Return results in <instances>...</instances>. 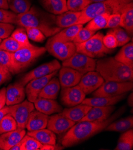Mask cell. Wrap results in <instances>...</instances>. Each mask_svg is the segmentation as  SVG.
Listing matches in <instances>:
<instances>
[{
	"mask_svg": "<svg viewBox=\"0 0 133 150\" xmlns=\"http://www.w3.org/2000/svg\"><path fill=\"white\" fill-rule=\"evenodd\" d=\"M96 33V32L91 31V30L86 28L85 27L82 28L78 33L74 40H73V42L75 44L84 42L88 39H90Z\"/></svg>",
	"mask_w": 133,
	"mask_h": 150,
	"instance_id": "ee69618b",
	"label": "cell"
},
{
	"mask_svg": "<svg viewBox=\"0 0 133 150\" xmlns=\"http://www.w3.org/2000/svg\"><path fill=\"white\" fill-rule=\"evenodd\" d=\"M0 8L8 10L9 8L7 0H0Z\"/></svg>",
	"mask_w": 133,
	"mask_h": 150,
	"instance_id": "f5cc1de1",
	"label": "cell"
},
{
	"mask_svg": "<svg viewBox=\"0 0 133 150\" xmlns=\"http://www.w3.org/2000/svg\"><path fill=\"white\" fill-rule=\"evenodd\" d=\"M96 60L83 53L75 52L69 58L63 61L62 66L75 69L83 75L96 71Z\"/></svg>",
	"mask_w": 133,
	"mask_h": 150,
	"instance_id": "ba28073f",
	"label": "cell"
},
{
	"mask_svg": "<svg viewBox=\"0 0 133 150\" xmlns=\"http://www.w3.org/2000/svg\"><path fill=\"white\" fill-rule=\"evenodd\" d=\"M18 125L15 119L10 114H7L0 121V134L16 130Z\"/></svg>",
	"mask_w": 133,
	"mask_h": 150,
	"instance_id": "e575fe53",
	"label": "cell"
},
{
	"mask_svg": "<svg viewBox=\"0 0 133 150\" xmlns=\"http://www.w3.org/2000/svg\"><path fill=\"white\" fill-rule=\"evenodd\" d=\"M26 134L25 129H17L13 131L0 134V149L10 150V149L20 142Z\"/></svg>",
	"mask_w": 133,
	"mask_h": 150,
	"instance_id": "ac0fdd59",
	"label": "cell"
},
{
	"mask_svg": "<svg viewBox=\"0 0 133 150\" xmlns=\"http://www.w3.org/2000/svg\"><path fill=\"white\" fill-rule=\"evenodd\" d=\"M103 37L104 35L103 33L99 32L84 42L75 44L76 52L83 53L94 59L103 57L110 51L103 44Z\"/></svg>",
	"mask_w": 133,
	"mask_h": 150,
	"instance_id": "8992f818",
	"label": "cell"
},
{
	"mask_svg": "<svg viewBox=\"0 0 133 150\" xmlns=\"http://www.w3.org/2000/svg\"><path fill=\"white\" fill-rule=\"evenodd\" d=\"M110 14L109 13H103L98 15L88 22L85 28L96 32L100 29L106 28L108 18Z\"/></svg>",
	"mask_w": 133,
	"mask_h": 150,
	"instance_id": "1f68e13d",
	"label": "cell"
},
{
	"mask_svg": "<svg viewBox=\"0 0 133 150\" xmlns=\"http://www.w3.org/2000/svg\"><path fill=\"white\" fill-rule=\"evenodd\" d=\"M115 107L113 105L107 107H91L86 115L81 121L103 122L108 119L114 111Z\"/></svg>",
	"mask_w": 133,
	"mask_h": 150,
	"instance_id": "d6986e66",
	"label": "cell"
},
{
	"mask_svg": "<svg viewBox=\"0 0 133 150\" xmlns=\"http://www.w3.org/2000/svg\"><path fill=\"white\" fill-rule=\"evenodd\" d=\"M104 81V79L98 72L93 71L84 74L78 86L85 95H88L96 91Z\"/></svg>",
	"mask_w": 133,
	"mask_h": 150,
	"instance_id": "4fadbf2b",
	"label": "cell"
},
{
	"mask_svg": "<svg viewBox=\"0 0 133 150\" xmlns=\"http://www.w3.org/2000/svg\"><path fill=\"white\" fill-rule=\"evenodd\" d=\"M132 81H106L93 92L94 96L113 97L132 91Z\"/></svg>",
	"mask_w": 133,
	"mask_h": 150,
	"instance_id": "52a82bcc",
	"label": "cell"
},
{
	"mask_svg": "<svg viewBox=\"0 0 133 150\" xmlns=\"http://www.w3.org/2000/svg\"><path fill=\"white\" fill-rule=\"evenodd\" d=\"M90 1L91 2V3H98V2L104 1H106V0H90Z\"/></svg>",
	"mask_w": 133,
	"mask_h": 150,
	"instance_id": "9f6ffc18",
	"label": "cell"
},
{
	"mask_svg": "<svg viewBox=\"0 0 133 150\" xmlns=\"http://www.w3.org/2000/svg\"><path fill=\"white\" fill-rule=\"evenodd\" d=\"M22 47L23 46L11 36L5 38L0 44V50L10 53L15 52Z\"/></svg>",
	"mask_w": 133,
	"mask_h": 150,
	"instance_id": "f35d334b",
	"label": "cell"
},
{
	"mask_svg": "<svg viewBox=\"0 0 133 150\" xmlns=\"http://www.w3.org/2000/svg\"><path fill=\"white\" fill-rule=\"evenodd\" d=\"M86 95L78 86L62 88L61 100L64 105L72 107L82 103Z\"/></svg>",
	"mask_w": 133,
	"mask_h": 150,
	"instance_id": "9a60e30c",
	"label": "cell"
},
{
	"mask_svg": "<svg viewBox=\"0 0 133 150\" xmlns=\"http://www.w3.org/2000/svg\"><path fill=\"white\" fill-rule=\"evenodd\" d=\"M21 146H22V143H21V141H20V142L18 143L15 145H14L13 146H12L10 149V150H21Z\"/></svg>",
	"mask_w": 133,
	"mask_h": 150,
	"instance_id": "db71d44e",
	"label": "cell"
},
{
	"mask_svg": "<svg viewBox=\"0 0 133 150\" xmlns=\"http://www.w3.org/2000/svg\"><path fill=\"white\" fill-rule=\"evenodd\" d=\"M96 71L106 81H132L133 80V69L113 57L97 61Z\"/></svg>",
	"mask_w": 133,
	"mask_h": 150,
	"instance_id": "3957f363",
	"label": "cell"
},
{
	"mask_svg": "<svg viewBox=\"0 0 133 150\" xmlns=\"http://www.w3.org/2000/svg\"><path fill=\"white\" fill-rule=\"evenodd\" d=\"M75 123L61 112L49 117L47 127L55 134H60L68 132Z\"/></svg>",
	"mask_w": 133,
	"mask_h": 150,
	"instance_id": "5bb4252c",
	"label": "cell"
},
{
	"mask_svg": "<svg viewBox=\"0 0 133 150\" xmlns=\"http://www.w3.org/2000/svg\"><path fill=\"white\" fill-rule=\"evenodd\" d=\"M61 68V65L57 60H53L50 62L43 64L29 71L24 75L18 82L23 86H25L26 84L31 80L46 76L47 75L60 69Z\"/></svg>",
	"mask_w": 133,
	"mask_h": 150,
	"instance_id": "8fae6325",
	"label": "cell"
},
{
	"mask_svg": "<svg viewBox=\"0 0 133 150\" xmlns=\"http://www.w3.org/2000/svg\"><path fill=\"white\" fill-rule=\"evenodd\" d=\"M133 148V130H128L121 134L118 140L115 150H131Z\"/></svg>",
	"mask_w": 133,
	"mask_h": 150,
	"instance_id": "836d02e7",
	"label": "cell"
},
{
	"mask_svg": "<svg viewBox=\"0 0 133 150\" xmlns=\"http://www.w3.org/2000/svg\"><path fill=\"white\" fill-rule=\"evenodd\" d=\"M14 30L13 24L0 22V39H5L10 37Z\"/></svg>",
	"mask_w": 133,
	"mask_h": 150,
	"instance_id": "bcb514c9",
	"label": "cell"
},
{
	"mask_svg": "<svg viewBox=\"0 0 133 150\" xmlns=\"http://www.w3.org/2000/svg\"><path fill=\"white\" fill-rule=\"evenodd\" d=\"M103 42L104 46L109 50L114 49L118 47L116 38L110 32H108L106 35L103 37Z\"/></svg>",
	"mask_w": 133,
	"mask_h": 150,
	"instance_id": "f6af8a7d",
	"label": "cell"
},
{
	"mask_svg": "<svg viewBox=\"0 0 133 150\" xmlns=\"http://www.w3.org/2000/svg\"><path fill=\"white\" fill-rule=\"evenodd\" d=\"M39 3L45 11L55 16L68 11L66 0H39Z\"/></svg>",
	"mask_w": 133,
	"mask_h": 150,
	"instance_id": "603a6c76",
	"label": "cell"
},
{
	"mask_svg": "<svg viewBox=\"0 0 133 150\" xmlns=\"http://www.w3.org/2000/svg\"><path fill=\"white\" fill-rule=\"evenodd\" d=\"M6 105L11 106L22 102L26 98L25 86L18 81L6 88Z\"/></svg>",
	"mask_w": 133,
	"mask_h": 150,
	"instance_id": "e0dca14e",
	"label": "cell"
},
{
	"mask_svg": "<svg viewBox=\"0 0 133 150\" xmlns=\"http://www.w3.org/2000/svg\"><path fill=\"white\" fill-rule=\"evenodd\" d=\"M46 52V47L32 45L23 47L15 52L11 53V74H17L23 71Z\"/></svg>",
	"mask_w": 133,
	"mask_h": 150,
	"instance_id": "5b68a950",
	"label": "cell"
},
{
	"mask_svg": "<svg viewBox=\"0 0 133 150\" xmlns=\"http://www.w3.org/2000/svg\"><path fill=\"white\" fill-rule=\"evenodd\" d=\"M63 146H58L56 145H50V144H42L39 149L41 150H56V149H62Z\"/></svg>",
	"mask_w": 133,
	"mask_h": 150,
	"instance_id": "681fc988",
	"label": "cell"
},
{
	"mask_svg": "<svg viewBox=\"0 0 133 150\" xmlns=\"http://www.w3.org/2000/svg\"><path fill=\"white\" fill-rule=\"evenodd\" d=\"M109 32L112 33L116 38L118 46H123L124 45L129 42L131 40L129 34L122 27L118 26L112 28Z\"/></svg>",
	"mask_w": 133,
	"mask_h": 150,
	"instance_id": "8d00e7d4",
	"label": "cell"
},
{
	"mask_svg": "<svg viewBox=\"0 0 133 150\" xmlns=\"http://www.w3.org/2000/svg\"><path fill=\"white\" fill-rule=\"evenodd\" d=\"M61 89V84L58 78L53 77L44 87L38 97L50 99H56Z\"/></svg>",
	"mask_w": 133,
	"mask_h": 150,
	"instance_id": "83f0119b",
	"label": "cell"
},
{
	"mask_svg": "<svg viewBox=\"0 0 133 150\" xmlns=\"http://www.w3.org/2000/svg\"><path fill=\"white\" fill-rule=\"evenodd\" d=\"M49 116L38 110H33L29 115L26 128L28 131H35L47 127Z\"/></svg>",
	"mask_w": 133,
	"mask_h": 150,
	"instance_id": "44dd1931",
	"label": "cell"
},
{
	"mask_svg": "<svg viewBox=\"0 0 133 150\" xmlns=\"http://www.w3.org/2000/svg\"><path fill=\"white\" fill-rule=\"evenodd\" d=\"M132 0H106L104 1L93 3L88 5L82 11L76 25H84L99 14L121 13L125 6Z\"/></svg>",
	"mask_w": 133,
	"mask_h": 150,
	"instance_id": "277c9868",
	"label": "cell"
},
{
	"mask_svg": "<svg viewBox=\"0 0 133 150\" xmlns=\"http://www.w3.org/2000/svg\"><path fill=\"white\" fill-rule=\"evenodd\" d=\"M11 53L0 50V72L11 74Z\"/></svg>",
	"mask_w": 133,
	"mask_h": 150,
	"instance_id": "74e56055",
	"label": "cell"
},
{
	"mask_svg": "<svg viewBox=\"0 0 133 150\" xmlns=\"http://www.w3.org/2000/svg\"><path fill=\"white\" fill-rule=\"evenodd\" d=\"M126 96V93L118 95L113 97L94 96L93 98H85L81 103L87 105L91 107H107L114 105Z\"/></svg>",
	"mask_w": 133,
	"mask_h": 150,
	"instance_id": "7402d4cb",
	"label": "cell"
},
{
	"mask_svg": "<svg viewBox=\"0 0 133 150\" xmlns=\"http://www.w3.org/2000/svg\"><path fill=\"white\" fill-rule=\"evenodd\" d=\"M11 37L23 47H29L32 46V44H31L29 41L26 29L23 27L20 26L14 29L11 34Z\"/></svg>",
	"mask_w": 133,
	"mask_h": 150,
	"instance_id": "d590c367",
	"label": "cell"
},
{
	"mask_svg": "<svg viewBox=\"0 0 133 150\" xmlns=\"http://www.w3.org/2000/svg\"><path fill=\"white\" fill-rule=\"evenodd\" d=\"M83 74L69 67H63L58 72V80L63 88L75 86L80 83Z\"/></svg>",
	"mask_w": 133,
	"mask_h": 150,
	"instance_id": "2e32d148",
	"label": "cell"
},
{
	"mask_svg": "<svg viewBox=\"0 0 133 150\" xmlns=\"http://www.w3.org/2000/svg\"><path fill=\"white\" fill-rule=\"evenodd\" d=\"M121 24V13H116L109 15L108 18L106 28H115L118 26H120Z\"/></svg>",
	"mask_w": 133,
	"mask_h": 150,
	"instance_id": "7dc6e473",
	"label": "cell"
},
{
	"mask_svg": "<svg viewBox=\"0 0 133 150\" xmlns=\"http://www.w3.org/2000/svg\"><path fill=\"white\" fill-rule=\"evenodd\" d=\"M7 3L10 10L17 14L26 13L32 6L31 0H7Z\"/></svg>",
	"mask_w": 133,
	"mask_h": 150,
	"instance_id": "d6a6232c",
	"label": "cell"
},
{
	"mask_svg": "<svg viewBox=\"0 0 133 150\" xmlns=\"http://www.w3.org/2000/svg\"><path fill=\"white\" fill-rule=\"evenodd\" d=\"M130 98H131L130 100L128 99V105H129L130 107H132V93L131 94V95H130Z\"/></svg>",
	"mask_w": 133,
	"mask_h": 150,
	"instance_id": "11a10c76",
	"label": "cell"
},
{
	"mask_svg": "<svg viewBox=\"0 0 133 150\" xmlns=\"http://www.w3.org/2000/svg\"><path fill=\"white\" fill-rule=\"evenodd\" d=\"M21 143V150H38L42 145L38 141L28 134H25Z\"/></svg>",
	"mask_w": 133,
	"mask_h": 150,
	"instance_id": "ab89813d",
	"label": "cell"
},
{
	"mask_svg": "<svg viewBox=\"0 0 133 150\" xmlns=\"http://www.w3.org/2000/svg\"><path fill=\"white\" fill-rule=\"evenodd\" d=\"M120 26L127 33L132 35L133 33V3L132 1L127 4L121 12Z\"/></svg>",
	"mask_w": 133,
	"mask_h": 150,
	"instance_id": "484cf974",
	"label": "cell"
},
{
	"mask_svg": "<svg viewBox=\"0 0 133 150\" xmlns=\"http://www.w3.org/2000/svg\"><path fill=\"white\" fill-rule=\"evenodd\" d=\"M16 25L23 28H36L46 37L54 35L62 29L56 24L55 15L35 6H31L26 13L18 14Z\"/></svg>",
	"mask_w": 133,
	"mask_h": 150,
	"instance_id": "7a4b0ae2",
	"label": "cell"
},
{
	"mask_svg": "<svg viewBox=\"0 0 133 150\" xmlns=\"http://www.w3.org/2000/svg\"><path fill=\"white\" fill-rule=\"evenodd\" d=\"M18 14L11 11L0 8V22L11 24H16Z\"/></svg>",
	"mask_w": 133,
	"mask_h": 150,
	"instance_id": "7bdbcfd3",
	"label": "cell"
},
{
	"mask_svg": "<svg viewBox=\"0 0 133 150\" xmlns=\"http://www.w3.org/2000/svg\"><path fill=\"white\" fill-rule=\"evenodd\" d=\"M11 74H3L0 72V86L11 79Z\"/></svg>",
	"mask_w": 133,
	"mask_h": 150,
	"instance_id": "f907efd6",
	"label": "cell"
},
{
	"mask_svg": "<svg viewBox=\"0 0 133 150\" xmlns=\"http://www.w3.org/2000/svg\"><path fill=\"white\" fill-rule=\"evenodd\" d=\"M82 28H83L82 25H74L61 30L51 38L53 40L63 42H73Z\"/></svg>",
	"mask_w": 133,
	"mask_h": 150,
	"instance_id": "f546056e",
	"label": "cell"
},
{
	"mask_svg": "<svg viewBox=\"0 0 133 150\" xmlns=\"http://www.w3.org/2000/svg\"><path fill=\"white\" fill-rule=\"evenodd\" d=\"M6 88L3 87L0 90V110L6 105Z\"/></svg>",
	"mask_w": 133,
	"mask_h": 150,
	"instance_id": "c3c4849f",
	"label": "cell"
},
{
	"mask_svg": "<svg viewBox=\"0 0 133 150\" xmlns=\"http://www.w3.org/2000/svg\"><path fill=\"white\" fill-rule=\"evenodd\" d=\"M8 113H9V106L6 105L1 110H0V121Z\"/></svg>",
	"mask_w": 133,
	"mask_h": 150,
	"instance_id": "816d5d0a",
	"label": "cell"
},
{
	"mask_svg": "<svg viewBox=\"0 0 133 150\" xmlns=\"http://www.w3.org/2000/svg\"><path fill=\"white\" fill-rule=\"evenodd\" d=\"M91 3L90 0H66L68 10L75 12L82 11Z\"/></svg>",
	"mask_w": 133,
	"mask_h": 150,
	"instance_id": "60d3db41",
	"label": "cell"
},
{
	"mask_svg": "<svg viewBox=\"0 0 133 150\" xmlns=\"http://www.w3.org/2000/svg\"><path fill=\"white\" fill-rule=\"evenodd\" d=\"M34 103L37 110L47 115L61 112L63 111L62 106L54 99L38 97Z\"/></svg>",
	"mask_w": 133,
	"mask_h": 150,
	"instance_id": "ffe728a7",
	"label": "cell"
},
{
	"mask_svg": "<svg viewBox=\"0 0 133 150\" xmlns=\"http://www.w3.org/2000/svg\"><path fill=\"white\" fill-rule=\"evenodd\" d=\"M114 58L129 68L133 69V44L132 42L124 45Z\"/></svg>",
	"mask_w": 133,
	"mask_h": 150,
	"instance_id": "f1b7e54d",
	"label": "cell"
},
{
	"mask_svg": "<svg viewBox=\"0 0 133 150\" xmlns=\"http://www.w3.org/2000/svg\"><path fill=\"white\" fill-rule=\"evenodd\" d=\"M1 41H1V39H0V44H1Z\"/></svg>",
	"mask_w": 133,
	"mask_h": 150,
	"instance_id": "6f0895ef",
	"label": "cell"
},
{
	"mask_svg": "<svg viewBox=\"0 0 133 150\" xmlns=\"http://www.w3.org/2000/svg\"><path fill=\"white\" fill-rule=\"evenodd\" d=\"M34 109V104L28 100L9 106V113L15 119L18 129H25L29 115Z\"/></svg>",
	"mask_w": 133,
	"mask_h": 150,
	"instance_id": "30bf717a",
	"label": "cell"
},
{
	"mask_svg": "<svg viewBox=\"0 0 133 150\" xmlns=\"http://www.w3.org/2000/svg\"><path fill=\"white\" fill-rule=\"evenodd\" d=\"M46 49L49 53L56 58L64 61L76 52V46L73 42H63L50 38Z\"/></svg>",
	"mask_w": 133,
	"mask_h": 150,
	"instance_id": "9c48e42d",
	"label": "cell"
},
{
	"mask_svg": "<svg viewBox=\"0 0 133 150\" xmlns=\"http://www.w3.org/2000/svg\"><path fill=\"white\" fill-rule=\"evenodd\" d=\"M133 127V117L129 116L110 123L105 129L106 131L124 132Z\"/></svg>",
	"mask_w": 133,
	"mask_h": 150,
	"instance_id": "4dcf8cb0",
	"label": "cell"
},
{
	"mask_svg": "<svg viewBox=\"0 0 133 150\" xmlns=\"http://www.w3.org/2000/svg\"><path fill=\"white\" fill-rule=\"evenodd\" d=\"M27 134L36 139L41 144H56L55 133L48 129L45 128L35 131H29Z\"/></svg>",
	"mask_w": 133,
	"mask_h": 150,
	"instance_id": "4316f807",
	"label": "cell"
},
{
	"mask_svg": "<svg viewBox=\"0 0 133 150\" xmlns=\"http://www.w3.org/2000/svg\"><path fill=\"white\" fill-rule=\"evenodd\" d=\"M91 108L90 106L80 103L76 106L63 110L62 113L70 120L77 123L80 122Z\"/></svg>",
	"mask_w": 133,
	"mask_h": 150,
	"instance_id": "cb8c5ba5",
	"label": "cell"
},
{
	"mask_svg": "<svg viewBox=\"0 0 133 150\" xmlns=\"http://www.w3.org/2000/svg\"><path fill=\"white\" fill-rule=\"evenodd\" d=\"M58 71H55L46 76L35 79L29 81L25 87V93L27 100L32 103L38 98L42 89L47 83L57 74Z\"/></svg>",
	"mask_w": 133,
	"mask_h": 150,
	"instance_id": "7c38bea8",
	"label": "cell"
},
{
	"mask_svg": "<svg viewBox=\"0 0 133 150\" xmlns=\"http://www.w3.org/2000/svg\"><path fill=\"white\" fill-rule=\"evenodd\" d=\"M81 12L67 11L62 14L56 16V24L61 28H66L76 25Z\"/></svg>",
	"mask_w": 133,
	"mask_h": 150,
	"instance_id": "d4e9b609",
	"label": "cell"
},
{
	"mask_svg": "<svg viewBox=\"0 0 133 150\" xmlns=\"http://www.w3.org/2000/svg\"><path fill=\"white\" fill-rule=\"evenodd\" d=\"M125 110V107H122L103 122L80 121L75 123L63 137L62 141L63 146L70 147L77 145L105 130L110 123L120 117Z\"/></svg>",
	"mask_w": 133,
	"mask_h": 150,
	"instance_id": "6da1fadb",
	"label": "cell"
},
{
	"mask_svg": "<svg viewBox=\"0 0 133 150\" xmlns=\"http://www.w3.org/2000/svg\"><path fill=\"white\" fill-rule=\"evenodd\" d=\"M25 28L26 29L29 39L38 42H42L46 39L45 35L39 29L33 27H27Z\"/></svg>",
	"mask_w": 133,
	"mask_h": 150,
	"instance_id": "b9f144b4",
	"label": "cell"
}]
</instances>
